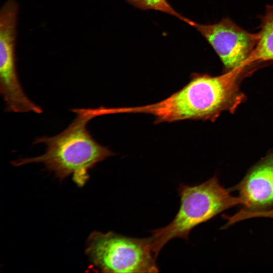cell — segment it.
Returning <instances> with one entry per match:
<instances>
[{
	"label": "cell",
	"mask_w": 273,
	"mask_h": 273,
	"mask_svg": "<svg viewBox=\"0 0 273 273\" xmlns=\"http://www.w3.org/2000/svg\"><path fill=\"white\" fill-rule=\"evenodd\" d=\"M242 75L240 70L218 76L195 73L181 89L158 102L109 108L108 112L149 114L154 117L156 124L184 120H214L223 111H234L244 100L239 86Z\"/></svg>",
	"instance_id": "1"
},
{
	"label": "cell",
	"mask_w": 273,
	"mask_h": 273,
	"mask_svg": "<svg viewBox=\"0 0 273 273\" xmlns=\"http://www.w3.org/2000/svg\"><path fill=\"white\" fill-rule=\"evenodd\" d=\"M72 111L76 117L65 130L53 136H43L35 140L34 144L46 145L43 154L21 158L12 161V164L18 166L42 163L60 179L73 174L75 183L79 187L83 186L89 178L88 170L115 154L98 143L87 129L88 123L100 116L98 108L73 109Z\"/></svg>",
	"instance_id": "2"
},
{
	"label": "cell",
	"mask_w": 273,
	"mask_h": 273,
	"mask_svg": "<svg viewBox=\"0 0 273 273\" xmlns=\"http://www.w3.org/2000/svg\"><path fill=\"white\" fill-rule=\"evenodd\" d=\"M178 194L180 207L173 219L165 226L151 231V248L156 258L163 246L172 239L187 240L196 226L228 209L243 205L242 199L232 196L215 176L199 185L180 184Z\"/></svg>",
	"instance_id": "3"
},
{
	"label": "cell",
	"mask_w": 273,
	"mask_h": 273,
	"mask_svg": "<svg viewBox=\"0 0 273 273\" xmlns=\"http://www.w3.org/2000/svg\"><path fill=\"white\" fill-rule=\"evenodd\" d=\"M85 253L103 272H157L151 238H136L114 232H94L86 242Z\"/></svg>",
	"instance_id": "4"
},
{
	"label": "cell",
	"mask_w": 273,
	"mask_h": 273,
	"mask_svg": "<svg viewBox=\"0 0 273 273\" xmlns=\"http://www.w3.org/2000/svg\"><path fill=\"white\" fill-rule=\"evenodd\" d=\"M18 7L9 0L0 13V92L5 111L15 113L34 112L37 106L24 92L18 76L15 57Z\"/></svg>",
	"instance_id": "5"
},
{
	"label": "cell",
	"mask_w": 273,
	"mask_h": 273,
	"mask_svg": "<svg viewBox=\"0 0 273 273\" xmlns=\"http://www.w3.org/2000/svg\"><path fill=\"white\" fill-rule=\"evenodd\" d=\"M210 44L221 60L225 72L249 66V60L259 39V33L250 32L229 18L214 24H204L190 20Z\"/></svg>",
	"instance_id": "6"
},
{
	"label": "cell",
	"mask_w": 273,
	"mask_h": 273,
	"mask_svg": "<svg viewBox=\"0 0 273 273\" xmlns=\"http://www.w3.org/2000/svg\"><path fill=\"white\" fill-rule=\"evenodd\" d=\"M234 189L238 191L246 210L273 207V153L254 165Z\"/></svg>",
	"instance_id": "7"
},
{
	"label": "cell",
	"mask_w": 273,
	"mask_h": 273,
	"mask_svg": "<svg viewBox=\"0 0 273 273\" xmlns=\"http://www.w3.org/2000/svg\"><path fill=\"white\" fill-rule=\"evenodd\" d=\"M259 39L249 62H273V5H267L260 17Z\"/></svg>",
	"instance_id": "8"
},
{
	"label": "cell",
	"mask_w": 273,
	"mask_h": 273,
	"mask_svg": "<svg viewBox=\"0 0 273 273\" xmlns=\"http://www.w3.org/2000/svg\"><path fill=\"white\" fill-rule=\"evenodd\" d=\"M134 6L146 10L159 11L176 17L188 24L190 19L177 13L166 0H128Z\"/></svg>",
	"instance_id": "9"
},
{
	"label": "cell",
	"mask_w": 273,
	"mask_h": 273,
	"mask_svg": "<svg viewBox=\"0 0 273 273\" xmlns=\"http://www.w3.org/2000/svg\"><path fill=\"white\" fill-rule=\"evenodd\" d=\"M248 217L250 218L255 217L273 218V208L261 211H250L248 213Z\"/></svg>",
	"instance_id": "10"
}]
</instances>
